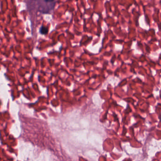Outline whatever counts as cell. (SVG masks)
Masks as SVG:
<instances>
[{
  "instance_id": "obj_1",
  "label": "cell",
  "mask_w": 161,
  "mask_h": 161,
  "mask_svg": "<svg viewBox=\"0 0 161 161\" xmlns=\"http://www.w3.org/2000/svg\"><path fill=\"white\" fill-rule=\"evenodd\" d=\"M40 32L41 34H46L47 33V28L45 27H41L40 29Z\"/></svg>"
}]
</instances>
